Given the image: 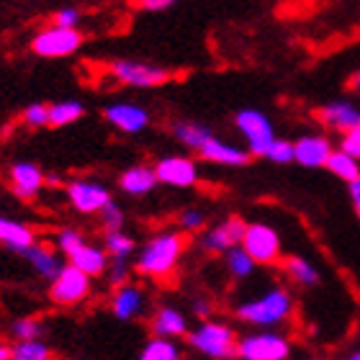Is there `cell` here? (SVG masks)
Masks as SVG:
<instances>
[{"mask_svg":"<svg viewBox=\"0 0 360 360\" xmlns=\"http://www.w3.org/2000/svg\"><path fill=\"white\" fill-rule=\"evenodd\" d=\"M186 242L178 232H160L155 234L136 257V270L147 278H167L178 265L183 255Z\"/></svg>","mask_w":360,"mask_h":360,"instance_id":"obj_1","label":"cell"},{"mask_svg":"<svg viewBox=\"0 0 360 360\" xmlns=\"http://www.w3.org/2000/svg\"><path fill=\"white\" fill-rule=\"evenodd\" d=\"M293 311V299L285 288H270L263 296L252 301H245L237 307V316L242 322L255 324V327H276L285 322Z\"/></svg>","mask_w":360,"mask_h":360,"instance_id":"obj_2","label":"cell"},{"mask_svg":"<svg viewBox=\"0 0 360 360\" xmlns=\"http://www.w3.org/2000/svg\"><path fill=\"white\" fill-rule=\"evenodd\" d=\"M191 345L211 360H229L237 355V332L224 322H203L191 335Z\"/></svg>","mask_w":360,"mask_h":360,"instance_id":"obj_3","label":"cell"},{"mask_svg":"<svg viewBox=\"0 0 360 360\" xmlns=\"http://www.w3.org/2000/svg\"><path fill=\"white\" fill-rule=\"evenodd\" d=\"M240 248L248 252L250 260L255 265L281 263V237H278V232L273 226L263 224V221L248 224Z\"/></svg>","mask_w":360,"mask_h":360,"instance_id":"obj_4","label":"cell"},{"mask_svg":"<svg viewBox=\"0 0 360 360\" xmlns=\"http://www.w3.org/2000/svg\"><path fill=\"white\" fill-rule=\"evenodd\" d=\"M291 342L278 332H255L237 340V358L242 360H288Z\"/></svg>","mask_w":360,"mask_h":360,"instance_id":"obj_5","label":"cell"},{"mask_svg":"<svg viewBox=\"0 0 360 360\" xmlns=\"http://www.w3.org/2000/svg\"><path fill=\"white\" fill-rule=\"evenodd\" d=\"M83 46V34L77 29H41L37 37L31 39V52L37 57H46V60H60V57H70Z\"/></svg>","mask_w":360,"mask_h":360,"instance_id":"obj_6","label":"cell"},{"mask_svg":"<svg viewBox=\"0 0 360 360\" xmlns=\"http://www.w3.org/2000/svg\"><path fill=\"white\" fill-rule=\"evenodd\" d=\"M234 124L242 131V136L248 139L250 155L265 158L270 144L276 142V131H273V124H270L268 116L263 111H257V108H245V111H237Z\"/></svg>","mask_w":360,"mask_h":360,"instance_id":"obj_7","label":"cell"},{"mask_svg":"<svg viewBox=\"0 0 360 360\" xmlns=\"http://www.w3.org/2000/svg\"><path fill=\"white\" fill-rule=\"evenodd\" d=\"M111 72L119 83L131 85V88H155L170 80V72L165 68H155L147 62H134V60H116L108 65Z\"/></svg>","mask_w":360,"mask_h":360,"instance_id":"obj_8","label":"cell"},{"mask_svg":"<svg viewBox=\"0 0 360 360\" xmlns=\"http://www.w3.org/2000/svg\"><path fill=\"white\" fill-rule=\"evenodd\" d=\"M90 296V278L65 263L62 273L49 283V299L57 307H75Z\"/></svg>","mask_w":360,"mask_h":360,"instance_id":"obj_9","label":"cell"},{"mask_svg":"<svg viewBox=\"0 0 360 360\" xmlns=\"http://www.w3.org/2000/svg\"><path fill=\"white\" fill-rule=\"evenodd\" d=\"M70 206L80 214H101V211L113 201L108 188L96 183V180H70L65 186Z\"/></svg>","mask_w":360,"mask_h":360,"instance_id":"obj_10","label":"cell"},{"mask_svg":"<svg viewBox=\"0 0 360 360\" xmlns=\"http://www.w3.org/2000/svg\"><path fill=\"white\" fill-rule=\"evenodd\" d=\"M155 178L158 183L173 188H191L198 183V165L191 158L183 155H173V158H162L155 162Z\"/></svg>","mask_w":360,"mask_h":360,"instance_id":"obj_11","label":"cell"},{"mask_svg":"<svg viewBox=\"0 0 360 360\" xmlns=\"http://www.w3.org/2000/svg\"><path fill=\"white\" fill-rule=\"evenodd\" d=\"M105 121L124 134H139L150 127V111L136 103H111L103 108Z\"/></svg>","mask_w":360,"mask_h":360,"instance_id":"obj_12","label":"cell"},{"mask_svg":"<svg viewBox=\"0 0 360 360\" xmlns=\"http://www.w3.org/2000/svg\"><path fill=\"white\" fill-rule=\"evenodd\" d=\"M314 119L324 127L335 129V131L350 134V131L360 129V108H355L353 103H345V101H335V103L316 108Z\"/></svg>","mask_w":360,"mask_h":360,"instance_id":"obj_13","label":"cell"},{"mask_svg":"<svg viewBox=\"0 0 360 360\" xmlns=\"http://www.w3.org/2000/svg\"><path fill=\"white\" fill-rule=\"evenodd\" d=\"M332 155V144L327 136L309 134L301 136L299 142H293V162L304 167H324Z\"/></svg>","mask_w":360,"mask_h":360,"instance_id":"obj_14","label":"cell"},{"mask_svg":"<svg viewBox=\"0 0 360 360\" xmlns=\"http://www.w3.org/2000/svg\"><path fill=\"white\" fill-rule=\"evenodd\" d=\"M8 178H11V188H13V193L18 198H34L46 183L44 170L34 165V162H15V165H11Z\"/></svg>","mask_w":360,"mask_h":360,"instance_id":"obj_15","label":"cell"},{"mask_svg":"<svg viewBox=\"0 0 360 360\" xmlns=\"http://www.w3.org/2000/svg\"><path fill=\"white\" fill-rule=\"evenodd\" d=\"M68 265H72V268L80 270L83 276H88L90 281H93V278H98V276H105V270H108V255L103 252V248L83 242L80 248H75L68 255Z\"/></svg>","mask_w":360,"mask_h":360,"instance_id":"obj_16","label":"cell"},{"mask_svg":"<svg viewBox=\"0 0 360 360\" xmlns=\"http://www.w3.org/2000/svg\"><path fill=\"white\" fill-rule=\"evenodd\" d=\"M201 158L214 162V165H226V167H242L250 162V152L237 147V144L221 142L217 136H211L209 142L201 147Z\"/></svg>","mask_w":360,"mask_h":360,"instance_id":"obj_17","label":"cell"},{"mask_svg":"<svg viewBox=\"0 0 360 360\" xmlns=\"http://www.w3.org/2000/svg\"><path fill=\"white\" fill-rule=\"evenodd\" d=\"M0 245L15 255H23L29 248L37 245V234L29 224H21L15 219L0 217Z\"/></svg>","mask_w":360,"mask_h":360,"instance_id":"obj_18","label":"cell"},{"mask_svg":"<svg viewBox=\"0 0 360 360\" xmlns=\"http://www.w3.org/2000/svg\"><path fill=\"white\" fill-rule=\"evenodd\" d=\"M144 291L142 288H136V285H121L116 288L111 296V311L116 319L121 322H131L136 316L144 311Z\"/></svg>","mask_w":360,"mask_h":360,"instance_id":"obj_19","label":"cell"},{"mask_svg":"<svg viewBox=\"0 0 360 360\" xmlns=\"http://www.w3.org/2000/svg\"><path fill=\"white\" fill-rule=\"evenodd\" d=\"M21 257H26L29 260V265L34 270H37L39 276L44 278V281H49L52 283L54 278L60 276L62 268H65V263H62V257L54 252L52 248H46V245H34V248H29L26 252H23Z\"/></svg>","mask_w":360,"mask_h":360,"instance_id":"obj_20","label":"cell"},{"mask_svg":"<svg viewBox=\"0 0 360 360\" xmlns=\"http://www.w3.org/2000/svg\"><path fill=\"white\" fill-rule=\"evenodd\" d=\"M186 332H188V322L178 309L162 307L158 314L152 316V335H155V338H162V340L183 338Z\"/></svg>","mask_w":360,"mask_h":360,"instance_id":"obj_21","label":"cell"},{"mask_svg":"<svg viewBox=\"0 0 360 360\" xmlns=\"http://www.w3.org/2000/svg\"><path fill=\"white\" fill-rule=\"evenodd\" d=\"M158 186V178H155V170L147 165H134L127 167L119 178V188L129 195H147L152 188Z\"/></svg>","mask_w":360,"mask_h":360,"instance_id":"obj_22","label":"cell"},{"mask_svg":"<svg viewBox=\"0 0 360 360\" xmlns=\"http://www.w3.org/2000/svg\"><path fill=\"white\" fill-rule=\"evenodd\" d=\"M281 265H283L285 276L291 278L296 285H301V288H314V285L319 283V270L309 263L307 257H301V255L281 257Z\"/></svg>","mask_w":360,"mask_h":360,"instance_id":"obj_23","label":"cell"},{"mask_svg":"<svg viewBox=\"0 0 360 360\" xmlns=\"http://www.w3.org/2000/svg\"><path fill=\"white\" fill-rule=\"evenodd\" d=\"M173 134L180 144H186L188 150H195V152H201L203 144L214 136L209 129L195 124V121H178V124H173Z\"/></svg>","mask_w":360,"mask_h":360,"instance_id":"obj_24","label":"cell"},{"mask_svg":"<svg viewBox=\"0 0 360 360\" xmlns=\"http://www.w3.org/2000/svg\"><path fill=\"white\" fill-rule=\"evenodd\" d=\"M324 167H327L335 178L345 180L347 186H350V183H355V180H360L358 160L350 158V155H345V152H340V150H332L330 160H327V165H324Z\"/></svg>","mask_w":360,"mask_h":360,"instance_id":"obj_25","label":"cell"},{"mask_svg":"<svg viewBox=\"0 0 360 360\" xmlns=\"http://www.w3.org/2000/svg\"><path fill=\"white\" fill-rule=\"evenodd\" d=\"M85 105L80 101H60V103L49 105V127L62 129L75 124L77 119H83Z\"/></svg>","mask_w":360,"mask_h":360,"instance_id":"obj_26","label":"cell"},{"mask_svg":"<svg viewBox=\"0 0 360 360\" xmlns=\"http://www.w3.org/2000/svg\"><path fill=\"white\" fill-rule=\"evenodd\" d=\"M136 250V242L124 232H111L105 234L103 240V252L108 255V260H121V263H127L129 257L134 255Z\"/></svg>","mask_w":360,"mask_h":360,"instance_id":"obj_27","label":"cell"},{"mask_svg":"<svg viewBox=\"0 0 360 360\" xmlns=\"http://www.w3.org/2000/svg\"><path fill=\"white\" fill-rule=\"evenodd\" d=\"M11 360H54V353L46 342L31 340V342H15L11 347Z\"/></svg>","mask_w":360,"mask_h":360,"instance_id":"obj_28","label":"cell"},{"mask_svg":"<svg viewBox=\"0 0 360 360\" xmlns=\"http://www.w3.org/2000/svg\"><path fill=\"white\" fill-rule=\"evenodd\" d=\"M139 360H180V347L175 345L173 340L155 338L142 347Z\"/></svg>","mask_w":360,"mask_h":360,"instance_id":"obj_29","label":"cell"},{"mask_svg":"<svg viewBox=\"0 0 360 360\" xmlns=\"http://www.w3.org/2000/svg\"><path fill=\"white\" fill-rule=\"evenodd\" d=\"M11 335L15 338V342H31V340H41L44 335V322L37 316H21L11 324Z\"/></svg>","mask_w":360,"mask_h":360,"instance_id":"obj_30","label":"cell"},{"mask_svg":"<svg viewBox=\"0 0 360 360\" xmlns=\"http://www.w3.org/2000/svg\"><path fill=\"white\" fill-rule=\"evenodd\" d=\"M203 250H209V252H229L232 248H240V245H234L229 232L224 229V224L214 226L209 232L203 234Z\"/></svg>","mask_w":360,"mask_h":360,"instance_id":"obj_31","label":"cell"},{"mask_svg":"<svg viewBox=\"0 0 360 360\" xmlns=\"http://www.w3.org/2000/svg\"><path fill=\"white\" fill-rule=\"evenodd\" d=\"M224 255H226V268H229V273L234 278H248L255 270V263L250 260V255L242 248H232Z\"/></svg>","mask_w":360,"mask_h":360,"instance_id":"obj_32","label":"cell"},{"mask_svg":"<svg viewBox=\"0 0 360 360\" xmlns=\"http://www.w3.org/2000/svg\"><path fill=\"white\" fill-rule=\"evenodd\" d=\"M21 121L31 129H44L49 127V105L46 103H31L23 108Z\"/></svg>","mask_w":360,"mask_h":360,"instance_id":"obj_33","label":"cell"},{"mask_svg":"<svg viewBox=\"0 0 360 360\" xmlns=\"http://www.w3.org/2000/svg\"><path fill=\"white\" fill-rule=\"evenodd\" d=\"M101 224H103L105 234L121 232V226H124V211H121L119 203L111 201L103 211H101Z\"/></svg>","mask_w":360,"mask_h":360,"instance_id":"obj_34","label":"cell"},{"mask_svg":"<svg viewBox=\"0 0 360 360\" xmlns=\"http://www.w3.org/2000/svg\"><path fill=\"white\" fill-rule=\"evenodd\" d=\"M265 158L276 165H285V162H293V142L288 139H276L270 144V150L265 152Z\"/></svg>","mask_w":360,"mask_h":360,"instance_id":"obj_35","label":"cell"},{"mask_svg":"<svg viewBox=\"0 0 360 360\" xmlns=\"http://www.w3.org/2000/svg\"><path fill=\"white\" fill-rule=\"evenodd\" d=\"M83 234L77 232V229H60V232H57V250H60L62 255H70V252H72V250L75 248H80V245H83Z\"/></svg>","mask_w":360,"mask_h":360,"instance_id":"obj_36","label":"cell"},{"mask_svg":"<svg viewBox=\"0 0 360 360\" xmlns=\"http://www.w3.org/2000/svg\"><path fill=\"white\" fill-rule=\"evenodd\" d=\"M52 26H57V29H77L80 26V11L72 6L60 8L52 18Z\"/></svg>","mask_w":360,"mask_h":360,"instance_id":"obj_37","label":"cell"},{"mask_svg":"<svg viewBox=\"0 0 360 360\" xmlns=\"http://www.w3.org/2000/svg\"><path fill=\"white\" fill-rule=\"evenodd\" d=\"M108 281H111L116 288L121 285H127V278H129V263H121V260H108Z\"/></svg>","mask_w":360,"mask_h":360,"instance_id":"obj_38","label":"cell"},{"mask_svg":"<svg viewBox=\"0 0 360 360\" xmlns=\"http://www.w3.org/2000/svg\"><path fill=\"white\" fill-rule=\"evenodd\" d=\"M180 226H183L186 232H198L203 226V214L198 209H186L180 214Z\"/></svg>","mask_w":360,"mask_h":360,"instance_id":"obj_39","label":"cell"},{"mask_svg":"<svg viewBox=\"0 0 360 360\" xmlns=\"http://www.w3.org/2000/svg\"><path fill=\"white\" fill-rule=\"evenodd\" d=\"M340 152H345V155H350V158L360 160V129H355V131H350V134H342Z\"/></svg>","mask_w":360,"mask_h":360,"instance_id":"obj_40","label":"cell"},{"mask_svg":"<svg viewBox=\"0 0 360 360\" xmlns=\"http://www.w3.org/2000/svg\"><path fill=\"white\" fill-rule=\"evenodd\" d=\"M139 8L142 11H165V8H173V0H142Z\"/></svg>","mask_w":360,"mask_h":360,"instance_id":"obj_41","label":"cell"},{"mask_svg":"<svg viewBox=\"0 0 360 360\" xmlns=\"http://www.w3.org/2000/svg\"><path fill=\"white\" fill-rule=\"evenodd\" d=\"M350 201H353L355 211H358V217H360V180L350 183Z\"/></svg>","mask_w":360,"mask_h":360,"instance_id":"obj_42","label":"cell"},{"mask_svg":"<svg viewBox=\"0 0 360 360\" xmlns=\"http://www.w3.org/2000/svg\"><path fill=\"white\" fill-rule=\"evenodd\" d=\"M193 311L198 316H211V304H209V301H195Z\"/></svg>","mask_w":360,"mask_h":360,"instance_id":"obj_43","label":"cell"},{"mask_svg":"<svg viewBox=\"0 0 360 360\" xmlns=\"http://www.w3.org/2000/svg\"><path fill=\"white\" fill-rule=\"evenodd\" d=\"M0 360H11V347L0 345Z\"/></svg>","mask_w":360,"mask_h":360,"instance_id":"obj_44","label":"cell"},{"mask_svg":"<svg viewBox=\"0 0 360 360\" xmlns=\"http://www.w3.org/2000/svg\"><path fill=\"white\" fill-rule=\"evenodd\" d=\"M350 85H353L355 90H360V70L353 75V80H350Z\"/></svg>","mask_w":360,"mask_h":360,"instance_id":"obj_45","label":"cell"},{"mask_svg":"<svg viewBox=\"0 0 360 360\" xmlns=\"http://www.w3.org/2000/svg\"><path fill=\"white\" fill-rule=\"evenodd\" d=\"M347 360H360V350H355V353L350 355V358H347Z\"/></svg>","mask_w":360,"mask_h":360,"instance_id":"obj_46","label":"cell"}]
</instances>
